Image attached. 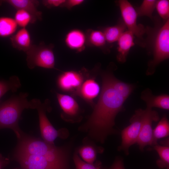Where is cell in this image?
<instances>
[{
  "mask_svg": "<svg viewBox=\"0 0 169 169\" xmlns=\"http://www.w3.org/2000/svg\"><path fill=\"white\" fill-rule=\"evenodd\" d=\"M111 70L102 74V90L98 101L87 121L79 128L90 137L101 144L108 136L118 133L114 128L115 119L123 110L125 101L113 87V74Z\"/></svg>",
  "mask_w": 169,
  "mask_h": 169,
  "instance_id": "cell-1",
  "label": "cell"
},
{
  "mask_svg": "<svg viewBox=\"0 0 169 169\" xmlns=\"http://www.w3.org/2000/svg\"><path fill=\"white\" fill-rule=\"evenodd\" d=\"M153 19L155 26L146 28L147 36L142 45L153 55V59L148 63L147 75L153 74L158 65L169 57V19L163 23L157 17Z\"/></svg>",
  "mask_w": 169,
  "mask_h": 169,
  "instance_id": "cell-2",
  "label": "cell"
},
{
  "mask_svg": "<svg viewBox=\"0 0 169 169\" xmlns=\"http://www.w3.org/2000/svg\"><path fill=\"white\" fill-rule=\"evenodd\" d=\"M27 93H20L0 103V129L13 130L18 139L23 132L18 126L21 114L25 109H34L31 101H28Z\"/></svg>",
  "mask_w": 169,
  "mask_h": 169,
  "instance_id": "cell-3",
  "label": "cell"
},
{
  "mask_svg": "<svg viewBox=\"0 0 169 169\" xmlns=\"http://www.w3.org/2000/svg\"><path fill=\"white\" fill-rule=\"evenodd\" d=\"M22 169H67V161L46 155H31L16 152Z\"/></svg>",
  "mask_w": 169,
  "mask_h": 169,
  "instance_id": "cell-4",
  "label": "cell"
},
{
  "mask_svg": "<svg viewBox=\"0 0 169 169\" xmlns=\"http://www.w3.org/2000/svg\"><path fill=\"white\" fill-rule=\"evenodd\" d=\"M53 45L41 43L32 45L26 52V61L28 68L32 69L36 67L47 69L54 68L55 58L53 50Z\"/></svg>",
  "mask_w": 169,
  "mask_h": 169,
  "instance_id": "cell-5",
  "label": "cell"
},
{
  "mask_svg": "<svg viewBox=\"0 0 169 169\" xmlns=\"http://www.w3.org/2000/svg\"><path fill=\"white\" fill-rule=\"evenodd\" d=\"M30 101L34 109H36L38 112L40 131L43 140L48 143L54 145V141L57 137H64V130H56L47 117L46 113L48 110L47 100L43 103L39 99H34Z\"/></svg>",
  "mask_w": 169,
  "mask_h": 169,
  "instance_id": "cell-6",
  "label": "cell"
},
{
  "mask_svg": "<svg viewBox=\"0 0 169 169\" xmlns=\"http://www.w3.org/2000/svg\"><path fill=\"white\" fill-rule=\"evenodd\" d=\"M143 110L139 109L135 111L131 118L130 124L121 131V142L118 150L123 151L126 155L129 154V149L137 143L140 134Z\"/></svg>",
  "mask_w": 169,
  "mask_h": 169,
  "instance_id": "cell-7",
  "label": "cell"
},
{
  "mask_svg": "<svg viewBox=\"0 0 169 169\" xmlns=\"http://www.w3.org/2000/svg\"><path fill=\"white\" fill-rule=\"evenodd\" d=\"M117 3L120 9L122 19L127 30L141 41V45L142 46L144 41L143 37L145 33L146 28L141 24H137L138 15L135 9L127 0H119Z\"/></svg>",
  "mask_w": 169,
  "mask_h": 169,
  "instance_id": "cell-8",
  "label": "cell"
},
{
  "mask_svg": "<svg viewBox=\"0 0 169 169\" xmlns=\"http://www.w3.org/2000/svg\"><path fill=\"white\" fill-rule=\"evenodd\" d=\"M159 119L158 114L152 108L146 107L143 110L141 130L137 141L140 150L143 151L145 146H154L152 123Z\"/></svg>",
  "mask_w": 169,
  "mask_h": 169,
  "instance_id": "cell-9",
  "label": "cell"
},
{
  "mask_svg": "<svg viewBox=\"0 0 169 169\" xmlns=\"http://www.w3.org/2000/svg\"><path fill=\"white\" fill-rule=\"evenodd\" d=\"M84 77L79 72L69 71L64 72L59 77L57 83L62 90L79 93L83 83Z\"/></svg>",
  "mask_w": 169,
  "mask_h": 169,
  "instance_id": "cell-10",
  "label": "cell"
},
{
  "mask_svg": "<svg viewBox=\"0 0 169 169\" xmlns=\"http://www.w3.org/2000/svg\"><path fill=\"white\" fill-rule=\"evenodd\" d=\"M7 3L17 10L23 9L28 12L32 18L33 23L37 20H41L42 13L38 9L39 2L36 0H7L2 1Z\"/></svg>",
  "mask_w": 169,
  "mask_h": 169,
  "instance_id": "cell-11",
  "label": "cell"
},
{
  "mask_svg": "<svg viewBox=\"0 0 169 169\" xmlns=\"http://www.w3.org/2000/svg\"><path fill=\"white\" fill-rule=\"evenodd\" d=\"M117 41L118 46L117 60L119 63H123L126 61L131 48L135 44L134 35L131 32L126 30L122 33Z\"/></svg>",
  "mask_w": 169,
  "mask_h": 169,
  "instance_id": "cell-12",
  "label": "cell"
},
{
  "mask_svg": "<svg viewBox=\"0 0 169 169\" xmlns=\"http://www.w3.org/2000/svg\"><path fill=\"white\" fill-rule=\"evenodd\" d=\"M141 98L146 103L147 107H157L167 110L169 109V96L168 95H155L152 94L151 90L147 88L142 92Z\"/></svg>",
  "mask_w": 169,
  "mask_h": 169,
  "instance_id": "cell-13",
  "label": "cell"
},
{
  "mask_svg": "<svg viewBox=\"0 0 169 169\" xmlns=\"http://www.w3.org/2000/svg\"><path fill=\"white\" fill-rule=\"evenodd\" d=\"M12 45L17 49L26 52L32 45L29 33L26 28H22L10 38Z\"/></svg>",
  "mask_w": 169,
  "mask_h": 169,
  "instance_id": "cell-14",
  "label": "cell"
},
{
  "mask_svg": "<svg viewBox=\"0 0 169 169\" xmlns=\"http://www.w3.org/2000/svg\"><path fill=\"white\" fill-rule=\"evenodd\" d=\"M59 105L64 114L70 117L78 115L79 112V105L72 97L65 95L56 93Z\"/></svg>",
  "mask_w": 169,
  "mask_h": 169,
  "instance_id": "cell-15",
  "label": "cell"
},
{
  "mask_svg": "<svg viewBox=\"0 0 169 169\" xmlns=\"http://www.w3.org/2000/svg\"><path fill=\"white\" fill-rule=\"evenodd\" d=\"M85 41V37L81 31L77 29L70 31L66 36L65 42L70 48L78 51L84 49Z\"/></svg>",
  "mask_w": 169,
  "mask_h": 169,
  "instance_id": "cell-16",
  "label": "cell"
},
{
  "mask_svg": "<svg viewBox=\"0 0 169 169\" xmlns=\"http://www.w3.org/2000/svg\"><path fill=\"white\" fill-rule=\"evenodd\" d=\"M100 87L95 79H87L82 85L79 93L85 100L90 101L96 97L99 94Z\"/></svg>",
  "mask_w": 169,
  "mask_h": 169,
  "instance_id": "cell-17",
  "label": "cell"
},
{
  "mask_svg": "<svg viewBox=\"0 0 169 169\" xmlns=\"http://www.w3.org/2000/svg\"><path fill=\"white\" fill-rule=\"evenodd\" d=\"M127 28L121 18L115 25L105 28L103 32L106 42L112 43L117 41Z\"/></svg>",
  "mask_w": 169,
  "mask_h": 169,
  "instance_id": "cell-18",
  "label": "cell"
},
{
  "mask_svg": "<svg viewBox=\"0 0 169 169\" xmlns=\"http://www.w3.org/2000/svg\"><path fill=\"white\" fill-rule=\"evenodd\" d=\"M103 151L102 148L97 147L91 144L87 143L80 147L78 149L77 153L84 161L93 164L96 159L97 154L103 152Z\"/></svg>",
  "mask_w": 169,
  "mask_h": 169,
  "instance_id": "cell-19",
  "label": "cell"
},
{
  "mask_svg": "<svg viewBox=\"0 0 169 169\" xmlns=\"http://www.w3.org/2000/svg\"><path fill=\"white\" fill-rule=\"evenodd\" d=\"M18 25L14 18L7 17H0V37H7L16 31Z\"/></svg>",
  "mask_w": 169,
  "mask_h": 169,
  "instance_id": "cell-20",
  "label": "cell"
},
{
  "mask_svg": "<svg viewBox=\"0 0 169 169\" xmlns=\"http://www.w3.org/2000/svg\"><path fill=\"white\" fill-rule=\"evenodd\" d=\"M152 147L157 153L159 157L156 161L158 167L162 169H169V144L159 145L158 144Z\"/></svg>",
  "mask_w": 169,
  "mask_h": 169,
  "instance_id": "cell-21",
  "label": "cell"
},
{
  "mask_svg": "<svg viewBox=\"0 0 169 169\" xmlns=\"http://www.w3.org/2000/svg\"><path fill=\"white\" fill-rule=\"evenodd\" d=\"M169 135V122L166 116H163L153 130L154 146L158 144L157 140L167 137Z\"/></svg>",
  "mask_w": 169,
  "mask_h": 169,
  "instance_id": "cell-22",
  "label": "cell"
},
{
  "mask_svg": "<svg viewBox=\"0 0 169 169\" xmlns=\"http://www.w3.org/2000/svg\"><path fill=\"white\" fill-rule=\"evenodd\" d=\"M113 87L125 100L135 89V85L123 82L116 78L113 74L111 78Z\"/></svg>",
  "mask_w": 169,
  "mask_h": 169,
  "instance_id": "cell-23",
  "label": "cell"
},
{
  "mask_svg": "<svg viewBox=\"0 0 169 169\" xmlns=\"http://www.w3.org/2000/svg\"><path fill=\"white\" fill-rule=\"evenodd\" d=\"M21 86L19 78L15 75L11 77L8 80L0 81V103L2 97L8 91L16 92Z\"/></svg>",
  "mask_w": 169,
  "mask_h": 169,
  "instance_id": "cell-24",
  "label": "cell"
},
{
  "mask_svg": "<svg viewBox=\"0 0 169 169\" xmlns=\"http://www.w3.org/2000/svg\"><path fill=\"white\" fill-rule=\"evenodd\" d=\"M156 0H144L136 9L138 17L147 16L152 19V14L155 8Z\"/></svg>",
  "mask_w": 169,
  "mask_h": 169,
  "instance_id": "cell-25",
  "label": "cell"
},
{
  "mask_svg": "<svg viewBox=\"0 0 169 169\" xmlns=\"http://www.w3.org/2000/svg\"><path fill=\"white\" fill-rule=\"evenodd\" d=\"M87 34L88 41L90 44L98 47L101 48L105 46L106 41L103 32L89 30Z\"/></svg>",
  "mask_w": 169,
  "mask_h": 169,
  "instance_id": "cell-26",
  "label": "cell"
},
{
  "mask_svg": "<svg viewBox=\"0 0 169 169\" xmlns=\"http://www.w3.org/2000/svg\"><path fill=\"white\" fill-rule=\"evenodd\" d=\"M14 19L18 25L22 28H26L29 23H33L32 18L30 14L23 9L17 10Z\"/></svg>",
  "mask_w": 169,
  "mask_h": 169,
  "instance_id": "cell-27",
  "label": "cell"
},
{
  "mask_svg": "<svg viewBox=\"0 0 169 169\" xmlns=\"http://www.w3.org/2000/svg\"><path fill=\"white\" fill-rule=\"evenodd\" d=\"M73 160L75 166V169H102L100 162H97L93 164L86 162L79 157L77 153L74 154Z\"/></svg>",
  "mask_w": 169,
  "mask_h": 169,
  "instance_id": "cell-28",
  "label": "cell"
},
{
  "mask_svg": "<svg viewBox=\"0 0 169 169\" xmlns=\"http://www.w3.org/2000/svg\"><path fill=\"white\" fill-rule=\"evenodd\" d=\"M160 16L165 21L169 19V1L168 0H156V7Z\"/></svg>",
  "mask_w": 169,
  "mask_h": 169,
  "instance_id": "cell-29",
  "label": "cell"
},
{
  "mask_svg": "<svg viewBox=\"0 0 169 169\" xmlns=\"http://www.w3.org/2000/svg\"><path fill=\"white\" fill-rule=\"evenodd\" d=\"M65 0H44L42 2L43 5L48 8L62 7Z\"/></svg>",
  "mask_w": 169,
  "mask_h": 169,
  "instance_id": "cell-30",
  "label": "cell"
},
{
  "mask_svg": "<svg viewBox=\"0 0 169 169\" xmlns=\"http://www.w3.org/2000/svg\"><path fill=\"white\" fill-rule=\"evenodd\" d=\"M84 1L83 0H65L61 7H65L70 9L75 6L81 4Z\"/></svg>",
  "mask_w": 169,
  "mask_h": 169,
  "instance_id": "cell-31",
  "label": "cell"
},
{
  "mask_svg": "<svg viewBox=\"0 0 169 169\" xmlns=\"http://www.w3.org/2000/svg\"><path fill=\"white\" fill-rule=\"evenodd\" d=\"M109 169H125L123 158L120 157H116Z\"/></svg>",
  "mask_w": 169,
  "mask_h": 169,
  "instance_id": "cell-32",
  "label": "cell"
},
{
  "mask_svg": "<svg viewBox=\"0 0 169 169\" xmlns=\"http://www.w3.org/2000/svg\"><path fill=\"white\" fill-rule=\"evenodd\" d=\"M9 159L3 157L0 153V169H2L9 162Z\"/></svg>",
  "mask_w": 169,
  "mask_h": 169,
  "instance_id": "cell-33",
  "label": "cell"
}]
</instances>
